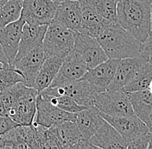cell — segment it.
I'll list each match as a JSON object with an SVG mask.
<instances>
[{
    "label": "cell",
    "mask_w": 152,
    "mask_h": 149,
    "mask_svg": "<svg viewBox=\"0 0 152 149\" xmlns=\"http://www.w3.org/2000/svg\"><path fill=\"white\" fill-rule=\"evenodd\" d=\"M94 105L101 113L113 117L135 114L129 95L123 90L104 91L99 93L95 98Z\"/></svg>",
    "instance_id": "cell-5"
},
{
    "label": "cell",
    "mask_w": 152,
    "mask_h": 149,
    "mask_svg": "<svg viewBox=\"0 0 152 149\" xmlns=\"http://www.w3.org/2000/svg\"><path fill=\"white\" fill-rule=\"evenodd\" d=\"M53 21L75 32H80L82 23L80 1L63 0L61 3H58Z\"/></svg>",
    "instance_id": "cell-15"
},
{
    "label": "cell",
    "mask_w": 152,
    "mask_h": 149,
    "mask_svg": "<svg viewBox=\"0 0 152 149\" xmlns=\"http://www.w3.org/2000/svg\"><path fill=\"white\" fill-rule=\"evenodd\" d=\"M77 113L67 112L51 104L38 93L37 97V113L32 124L49 128L65 121H75Z\"/></svg>",
    "instance_id": "cell-9"
},
{
    "label": "cell",
    "mask_w": 152,
    "mask_h": 149,
    "mask_svg": "<svg viewBox=\"0 0 152 149\" xmlns=\"http://www.w3.org/2000/svg\"><path fill=\"white\" fill-rule=\"evenodd\" d=\"M58 3L53 0H23L21 18L35 25H48L55 17Z\"/></svg>",
    "instance_id": "cell-6"
},
{
    "label": "cell",
    "mask_w": 152,
    "mask_h": 149,
    "mask_svg": "<svg viewBox=\"0 0 152 149\" xmlns=\"http://www.w3.org/2000/svg\"><path fill=\"white\" fill-rule=\"evenodd\" d=\"M148 149H152V131L151 134V137H150V140H149V145H148Z\"/></svg>",
    "instance_id": "cell-35"
},
{
    "label": "cell",
    "mask_w": 152,
    "mask_h": 149,
    "mask_svg": "<svg viewBox=\"0 0 152 149\" xmlns=\"http://www.w3.org/2000/svg\"><path fill=\"white\" fill-rule=\"evenodd\" d=\"M89 140L97 148H127V144L121 134L105 120Z\"/></svg>",
    "instance_id": "cell-17"
},
{
    "label": "cell",
    "mask_w": 152,
    "mask_h": 149,
    "mask_svg": "<svg viewBox=\"0 0 152 149\" xmlns=\"http://www.w3.org/2000/svg\"><path fill=\"white\" fill-rule=\"evenodd\" d=\"M151 29L152 32V2H151Z\"/></svg>",
    "instance_id": "cell-36"
},
{
    "label": "cell",
    "mask_w": 152,
    "mask_h": 149,
    "mask_svg": "<svg viewBox=\"0 0 152 149\" xmlns=\"http://www.w3.org/2000/svg\"><path fill=\"white\" fill-rule=\"evenodd\" d=\"M96 39L111 59L135 57L142 52V41L134 37L118 23L109 21Z\"/></svg>",
    "instance_id": "cell-2"
},
{
    "label": "cell",
    "mask_w": 152,
    "mask_h": 149,
    "mask_svg": "<svg viewBox=\"0 0 152 149\" xmlns=\"http://www.w3.org/2000/svg\"><path fill=\"white\" fill-rule=\"evenodd\" d=\"M18 125V124L13 121L9 116H0V137Z\"/></svg>",
    "instance_id": "cell-31"
},
{
    "label": "cell",
    "mask_w": 152,
    "mask_h": 149,
    "mask_svg": "<svg viewBox=\"0 0 152 149\" xmlns=\"http://www.w3.org/2000/svg\"><path fill=\"white\" fill-rule=\"evenodd\" d=\"M4 65H6V64L3 63V62H2V61L0 60V70H1V69H2V68H3V67L4 66Z\"/></svg>",
    "instance_id": "cell-37"
},
{
    "label": "cell",
    "mask_w": 152,
    "mask_h": 149,
    "mask_svg": "<svg viewBox=\"0 0 152 149\" xmlns=\"http://www.w3.org/2000/svg\"><path fill=\"white\" fill-rule=\"evenodd\" d=\"M142 52L145 53L151 59H152V32L142 42Z\"/></svg>",
    "instance_id": "cell-32"
},
{
    "label": "cell",
    "mask_w": 152,
    "mask_h": 149,
    "mask_svg": "<svg viewBox=\"0 0 152 149\" xmlns=\"http://www.w3.org/2000/svg\"><path fill=\"white\" fill-rule=\"evenodd\" d=\"M87 67L80 55L74 49L63 59L56 77L49 86L60 87L81 78L87 72Z\"/></svg>",
    "instance_id": "cell-8"
},
{
    "label": "cell",
    "mask_w": 152,
    "mask_h": 149,
    "mask_svg": "<svg viewBox=\"0 0 152 149\" xmlns=\"http://www.w3.org/2000/svg\"><path fill=\"white\" fill-rule=\"evenodd\" d=\"M57 134L61 143V148H73L83 139L75 121H65L56 124Z\"/></svg>",
    "instance_id": "cell-24"
},
{
    "label": "cell",
    "mask_w": 152,
    "mask_h": 149,
    "mask_svg": "<svg viewBox=\"0 0 152 149\" xmlns=\"http://www.w3.org/2000/svg\"><path fill=\"white\" fill-rule=\"evenodd\" d=\"M75 49L82 57L88 70L109 59L96 38L79 32H75Z\"/></svg>",
    "instance_id": "cell-7"
},
{
    "label": "cell",
    "mask_w": 152,
    "mask_h": 149,
    "mask_svg": "<svg viewBox=\"0 0 152 149\" xmlns=\"http://www.w3.org/2000/svg\"><path fill=\"white\" fill-rule=\"evenodd\" d=\"M149 90H150V92L152 93V82L150 84V86H149Z\"/></svg>",
    "instance_id": "cell-40"
},
{
    "label": "cell",
    "mask_w": 152,
    "mask_h": 149,
    "mask_svg": "<svg viewBox=\"0 0 152 149\" xmlns=\"http://www.w3.org/2000/svg\"><path fill=\"white\" fill-rule=\"evenodd\" d=\"M101 115L104 120L113 125L121 134L127 145L133 139L150 131L148 126L135 114L118 117L110 116L104 113H101Z\"/></svg>",
    "instance_id": "cell-10"
},
{
    "label": "cell",
    "mask_w": 152,
    "mask_h": 149,
    "mask_svg": "<svg viewBox=\"0 0 152 149\" xmlns=\"http://www.w3.org/2000/svg\"><path fill=\"white\" fill-rule=\"evenodd\" d=\"M37 95L38 92L33 88L10 109L8 116L19 125H31L37 113Z\"/></svg>",
    "instance_id": "cell-14"
},
{
    "label": "cell",
    "mask_w": 152,
    "mask_h": 149,
    "mask_svg": "<svg viewBox=\"0 0 152 149\" xmlns=\"http://www.w3.org/2000/svg\"><path fill=\"white\" fill-rule=\"evenodd\" d=\"M0 116H8L7 110L5 109L4 105L3 104L1 100H0Z\"/></svg>",
    "instance_id": "cell-34"
},
{
    "label": "cell",
    "mask_w": 152,
    "mask_h": 149,
    "mask_svg": "<svg viewBox=\"0 0 152 149\" xmlns=\"http://www.w3.org/2000/svg\"><path fill=\"white\" fill-rule=\"evenodd\" d=\"M133 111L147 126L150 127L152 115V93L149 89L129 92Z\"/></svg>",
    "instance_id": "cell-21"
},
{
    "label": "cell",
    "mask_w": 152,
    "mask_h": 149,
    "mask_svg": "<svg viewBox=\"0 0 152 149\" xmlns=\"http://www.w3.org/2000/svg\"><path fill=\"white\" fill-rule=\"evenodd\" d=\"M6 1H7V0H0V7H1Z\"/></svg>",
    "instance_id": "cell-38"
},
{
    "label": "cell",
    "mask_w": 152,
    "mask_h": 149,
    "mask_svg": "<svg viewBox=\"0 0 152 149\" xmlns=\"http://www.w3.org/2000/svg\"><path fill=\"white\" fill-rule=\"evenodd\" d=\"M42 49L45 59L53 56L64 59L75 49V31L52 21L48 25Z\"/></svg>",
    "instance_id": "cell-3"
},
{
    "label": "cell",
    "mask_w": 152,
    "mask_h": 149,
    "mask_svg": "<svg viewBox=\"0 0 152 149\" xmlns=\"http://www.w3.org/2000/svg\"><path fill=\"white\" fill-rule=\"evenodd\" d=\"M53 1H55V2H56V3H61V2L63 1V0H53Z\"/></svg>",
    "instance_id": "cell-41"
},
{
    "label": "cell",
    "mask_w": 152,
    "mask_h": 149,
    "mask_svg": "<svg viewBox=\"0 0 152 149\" xmlns=\"http://www.w3.org/2000/svg\"><path fill=\"white\" fill-rule=\"evenodd\" d=\"M23 0H7L0 7V28L21 18Z\"/></svg>",
    "instance_id": "cell-26"
},
{
    "label": "cell",
    "mask_w": 152,
    "mask_h": 149,
    "mask_svg": "<svg viewBox=\"0 0 152 149\" xmlns=\"http://www.w3.org/2000/svg\"><path fill=\"white\" fill-rule=\"evenodd\" d=\"M104 121L99 110L96 106H93L78 112L75 123L82 137L89 140Z\"/></svg>",
    "instance_id": "cell-20"
},
{
    "label": "cell",
    "mask_w": 152,
    "mask_h": 149,
    "mask_svg": "<svg viewBox=\"0 0 152 149\" xmlns=\"http://www.w3.org/2000/svg\"><path fill=\"white\" fill-rule=\"evenodd\" d=\"M149 58L145 53L142 52L139 55L121 59L117 65L113 78L108 85L106 91L122 90L137 73L142 64Z\"/></svg>",
    "instance_id": "cell-11"
},
{
    "label": "cell",
    "mask_w": 152,
    "mask_h": 149,
    "mask_svg": "<svg viewBox=\"0 0 152 149\" xmlns=\"http://www.w3.org/2000/svg\"><path fill=\"white\" fill-rule=\"evenodd\" d=\"M33 89V87H28L23 83H18L12 86H10L7 89L0 92V100L4 105L5 109L7 110V113L10 109L24 97Z\"/></svg>",
    "instance_id": "cell-25"
},
{
    "label": "cell",
    "mask_w": 152,
    "mask_h": 149,
    "mask_svg": "<svg viewBox=\"0 0 152 149\" xmlns=\"http://www.w3.org/2000/svg\"><path fill=\"white\" fill-rule=\"evenodd\" d=\"M152 0H118V23L133 36L143 42L151 34Z\"/></svg>",
    "instance_id": "cell-1"
},
{
    "label": "cell",
    "mask_w": 152,
    "mask_h": 149,
    "mask_svg": "<svg viewBox=\"0 0 152 149\" xmlns=\"http://www.w3.org/2000/svg\"><path fill=\"white\" fill-rule=\"evenodd\" d=\"M40 96L45 99L46 101L49 102L51 104L56 106L58 108L65 110L67 112H72V113H78L81 111L82 110L86 109L84 106L80 105L70 97L68 96H49V95H44V94L39 93Z\"/></svg>",
    "instance_id": "cell-27"
},
{
    "label": "cell",
    "mask_w": 152,
    "mask_h": 149,
    "mask_svg": "<svg viewBox=\"0 0 152 149\" xmlns=\"http://www.w3.org/2000/svg\"><path fill=\"white\" fill-rule=\"evenodd\" d=\"M39 93L57 97L62 95L68 96L80 105L90 108L95 106V98L99 92L87 80L80 78L60 87L48 86Z\"/></svg>",
    "instance_id": "cell-4"
},
{
    "label": "cell",
    "mask_w": 152,
    "mask_h": 149,
    "mask_svg": "<svg viewBox=\"0 0 152 149\" xmlns=\"http://www.w3.org/2000/svg\"><path fill=\"white\" fill-rule=\"evenodd\" d=\"M24 23L23 19L20 18L0 28V42L8 58L10 65H13L15 62Z\"/></svg>",
    "instance_id": "cell-16"
},
{
    "label": "cell",
    "mask_w": 152,
    "mask_h": 149,
    "mask_svg": "<svg viewBox=\"0 0 152 149\" xmlns=\"http://www.w3.org/2000/svg\"><path fill=\"white\" fill-rule=\"evenodd\" d=\"M152 81V59L150 57L143 62L132 79L123 87L124 92L129 93L133 92L149 89Z\"/></svg>",
    "instance_id": "cell-23"
},
{
    "label": "cell",
    "mask_w": 152,
    "mask_h": 149,
    "mask_svg": "<svg viewBox=\"0 0 152 149\" xmlns=\"http://www.w3.org/2000/svg\"><path fill=\"white\" fill-rule=\"evenodd\" d=\"M119 60L118 59L109 58L99 65L87 70L81 78L87 80L99 93L104 92L113 78Z\"/></svg>",
    "instance_id": "cell-13"
},
{
    "label": "cell",
    "mask_w": 152,
    "mask_h": 149,
    "mask_svg": "<svg viewBox=\"0 0 152 149\" xmlns=\"http://www.w3.org/2000/svg\"><path fill=\"white\" fill-rule=\"evenodd\" d=\"M48 25H35L24 23L16 60L21 59L36 47L42 46Z\"/></svg>",
    "instance_id": "cell-19"
},
{
    "label": "cell",
    "mask_w": 152,
    "mask_h": 149,
    "mask_svg": "<svg viewBox=\"0 0 152 149\" xmlns=\"http://www.w3.org/2000/svg\"><path fill=\"white\" fill-rule=\"evenodd\" d=\"M149 129H150V130L152 131V115H151V124H150Z\"/></svg>",
    "instance_id": "cell-39"
},
{
    "label": "cell",
    "mask_w": 152,
    "mask_h": 149,
    "mask_svg": "<svg viewBox=\"0 0 152 149\" xmlns=\"http://www.w3.org/2000/svg\"><path fill=\"white\" fill-rule=\"evenodd\" d=\"M45 60V55L42 46L36 47L16 60L13 67L23 77V84L28 87H33L35 79Z\"/></svg>",
    "instance_id": "cell-12"
},
{
    "label": "cell",
    "mask_w": 152,
    "mask_h": 149,
    "mask_svg": "<svg viewBox=\"0 0 152 149\" xmlns=\"http://www.w3.org/2000/svg\"><path fill=\"white\" fill-rule=\"evenodd\" d=\"M0 60L4 63V64H9V60H8V58L5 55V52L4 50V47L2 46L1 42H0Z\"/></svg>",
    "instance_id": "cell-33"
},
{
    "label": "cell",
    "mask_w": 152,
    "mask_h": 149,
    "mask_svg": "<svg viewBox=\"0 0 152 149\" xmlns=\"http://www.w3.org/2000/svg\"><path fill=\"white\" fill-rule=\"evenodd\" d=\"M99 14L104 18L118 23L117 4L118 0H88Z\"/></svg>",
    "instance_id": "cell-28"
},
{
    "label": "cell",
    "mask_w": 152,
    "mask_h": 149,
    "mask_svg": "<svg viewBox=\"0 0 152 149\" xmlns=\"http://www.w3.org/2000/svg\"><path fill=\"white\" fill-rule=\"evenodd\" d=\"M151 82H152V81H151Z\"/></svg>",
    "instance_id": "cell-42"
},
{
    "label": "cell",
    "mask_w": 152,
    "mask_h": 149,
    "mask_svg": "<svg viewBox=\"0 0 152 149\" xmlns=\"http://www.w3.org/2000/svg\"><path fill=\"white\" fill-rule=\"evenodd\" d=\"M81 9L82 23L79 33L96 38L109 22L101 17L88 0H79Z\"/></svg>",
    "instance_id": "cell-18"
},
{
    "label": "cell",
    "mask_w": 152,
    "mask_h": 149,
    "mask_svg": "<svg viewBox=\"0 0 152 149\" xmlns=\"http://www.w3.org/2000/svg\"><path fill=\"white\" fill-rule=\"evenodd\" d=\"M23 77L12 65L6 64L0 70V92L20 82L23 84Z\"/></svg>",
    "instance_id": "cell-29"
},
{
    "label": "cell",
    "mask_w": 152,
    "mask_h": 149,
    "mask_svg": "<svg viewBox=\"0 0 152 149\" xmlns=\"http://www.w3.org/2000/svg\"><path fill=\"white\" fill-rule=\"evenodd\" d=\"M62 62L63 59L56 56L45 59L33 84V88L37 91L38 93L51 84L56 77Z\"/></svg>",
    "instance_id": "cell-22"
},
{
    "label": "cell",
    "mask_w": 152,
    "mask_h": 149,
    "mask_svg": "<svg viewBox=\"0 0 152 149\" xmlns=\"http://www.w3.org/2000/svg\"><path fill=\"white\" fill-rule=\"evenodd\" d=\"M151 131L141 134L137 136V138L133 139L131 142L128 143L127 148L128 149H148V145H149V140L151 137Z\"/></svg>",
    "instance_id": "cell-30"
}]
</instances>
